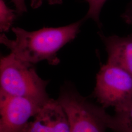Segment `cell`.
Returning <instances> with one entry per match:
<instances>
[{
    "label": "cell",
    "mask_w": 132,
    "mask_h": 132,
    "mask_svg": "<svg viewBox=\"0 0 132 132\" xmlns=\"http://www.w3.org/2000/svg\"><path fill=\"white\" fill-rule=\"evenodd\" d=\"M66 112L70 132H105L107 128L100 116V108L93 104L67 83L57 99Z\"/></svg>",
    "instance_id": "cell-4"
},
{
    "label": "cell",
    "mask_w": 132,
    "mask_h": 132,
    "mask_svg": "<svg viewBox=\"0 0 132 132\" xmlns=\"http://www.w3.org/2000/svg\"><path fill=\"white\" fill-rule=\"evenodd\" d=\"M122 15H132V0L129 4L127 9Z\"/></svg>",
    "instance_id": "cell-14"
},
{
    "label": "cell",
    "mask_w": 132,
    "mask_h": 132,
    "mask_svg": "<svg viewBox=\"0 0 132 132\" xmlns=\"http://www.w3.org/2000/svg\"><path fill=\"white\" fill-rule=\"evenodd\" d=\"M33 64L20 59L13 53L2 56L0 62V94L24 97L45 103L50 100L42 79Z\"/></svg>",
    "instance_id": "cell-2"
},
{
    "label": "cell",
    "mask_w": 132,
    "mask_h": 132,
    "mask_svg": "<svg viewBox=\"0 0 132 132\" xmlns=\"http://www.w3.org/2000/svg\"><path fill=\"white\" fill-rule=\"evenodd\" d=\"M14 10L10 9L4 0H0V30L1 32H8L16 19Z\"/></svg>",
    "instance_id": "cell-9"
},
{
    "label": "cell",
    "mask_w": 132,
    "mask_h": 132,
    "mask_svg": "<svg viewBox=\"0 0 132 132\" xmlns=\"http://www.w3.org/2000/svg\"><path fill=\"white\" fill-rule=\"evenodd\" d=\"M45 103L27 97L0 94V132H24L29 119Z\"/></svg>",
    "instance_id": "cell-5"
},
{
    "label": "cell",
    "mask_w": 132,
    "mask_h": 132,
    "mask_svg": "<svg viewBox=\"0 0 132 132\" xmlns=\"http://www.w3.org/2000/svg\"><path fill=\"white\" fill-rule=\"evenodd\" d=\"M89 5V10L84 20L88 19L94 20L98 26H101L99 15L101 10L107 0H85Z\"/></svg>",
    "instance_id": "cell-10"
},
{
    "label": "cell",
    "mask_w": 132,
    "mask_h": 132,
    "mask_svg": "<svg viewBox=\"0 0 132 132\" xmlns=\"http://www.w3.org/2000/svg\"><path fill=\"white\" fill-rule=\"evenodd\" d=\"M104 109H101L100 115L107 128L114 132H132V102L113 116L107 113Z\"/></svg>",
    "instance_id": "cell-8"
},
{
    "label": "cell",
    "mask_w": 132,
    "mask_h": 132,
    "mask_svg": "<svg viewBox=\"0 0 132 132\" xmlns=\"http://www.w3.org/2000/svg\"><path fill=\"white\" fill-rule=\"evenodd\" d=\"M33 118L23 132H70L67 114L57 99H50Z\"/></svg>",
    "instance_id": "cell-6"
},
{
    "label": "cell",
    "mask_w": 132,
    "mask_h": 132,
    "mask_svg": "<svg viewBox=\"0 0 132 132\" xmlns=\"http://www.w3.org/2000/svg\"><path fill=\"white\" fill-rule=\"evenodd\" d=\"M83 19L73 24L59 28H44L28 31L20 28H12L16 39L11 40L4 33L0 36L1 43L20 59L34 64L46 60L57 65L60 60L57 53L67 43L72 41L80 32Z\"/></svg>",
    "instance_id": "cell-1"
},
{
    "label": "cell",
    "mask_w": 132,
    "mask_h": 132,
    "mask_svg": "<svg viewBox=\"0 0 132 132\" xmlns=\"http://www.w3.org/2000/svg\"><path fill=\"white\" fill-rule=\"evenodd\" d=\"M122 17L127 24H129V25H131L132 26V15H122Z\"/></svg>",
    "instance_id": "cell-13"
},
{
    "label": "cell",
    "mask_w": 132,
    "mask_h": 132,
    "mask_svg": "<svg viewBox=\"0 0 132 132\" xmlns=\"http://www.w3.org/2000/svg\"><path fill=\"white\" fill-rule=\"evenodd\" d=\"M13 3L15 7L16 13L21 15L27 11V8L25 4L24 0H11Z\"/></svg>",
    "instance_id": "cell-12"
},
{
    "label": "cell",
    "mask_w": 132,
    "mask_h": 132,
    "mask_svg": "<svg viewBox=\"0 0 132 132\" xmlns=\"http://www.w3.org/2000/svg\"><path fill=\"white\" fill-rule=\"evenodd\" d=\"M100 37L108 54L107 62L119 66L132 76V33L125 37L114 35Z\"/></svg>",
    "instance_id": "cell-7"
},
{
    "label": "cell",
    "mask_w": 132,
    "mask_h": 132,
    "mask_svg": "<svg viewBox=\"0 0 132 132\" xmlns=\"http://www.w3.org/2000/svg\"><path fill=\"white\" fill-rule=\"evenodd\" d=\"M44 1H46L50 5H60L63 2L62 0H31V7L33 9H36L42 5Z\"/></svg>",
    "instance_id": "cell-11"
},
{
    "label": "cell",
    "mask_w": 132,
    "mask_h": 132,
    "mask_svg": "<svg viewBox=\"0 0 132 132\" xmlns=\"http://www.w3.org/2000/svg\"><path fill=\"white\" fill-rule=\"evenodd\" d=\"M93 95L103 108L113 107L116 112L132 102V76L121 67L107 62L96 77Z\"/></svg>",
    "instance_id": "cell-3"
}]
</instances>
